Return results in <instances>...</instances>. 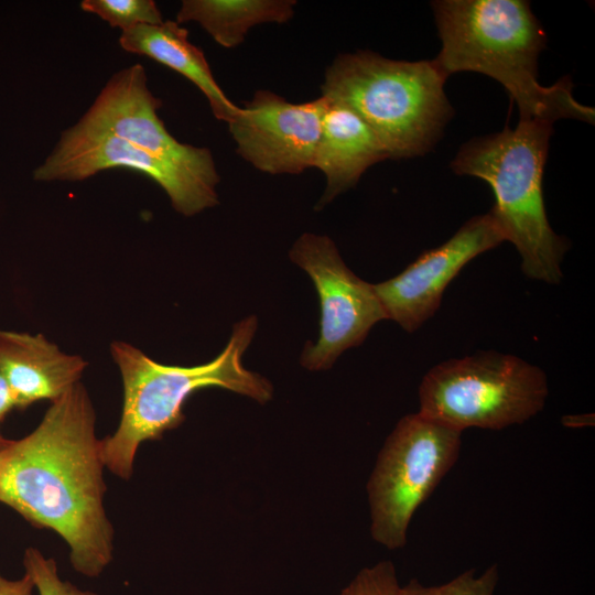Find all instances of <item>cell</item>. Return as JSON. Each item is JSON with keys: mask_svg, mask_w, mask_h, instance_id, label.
<instances>
[{"mask_svg": "<svg viewBox=\"0 0 595 595\" xmlns=\"http://www.w3.org/2000/svg\"><path fill=\"white\" fill-rule=\"evenodd\" d=\"M95 424L93 403L78 382L52 402L34 431L0 448V502L62 537L73 567L89 577L101 574L113 553Z\"/></svg>", "mask_w": 595, "mask_h": 595, "instance_id": "6da1fadb", "label": "cell"}, {"mask_svg": "<svg viewBox=\"0 0 595 595\" xmlns=\"http://www.w3.org/2000/svg\"><path fill=\"white\" fill-rule=\"evenodd\" d=\"M431 7L441 39L434 61L446 77L476 72L494 78L517 104L521 120L594 123V108L573 97L570 77L551 86L539 82L538 58L547 35L529 2L439 0Z\"/></svg>", "mask_w": 595, "mask_h": 595, "instance_id": "7a4b0ae2", "label": "cell"}, {"mask_svg": "<svg viewBox=\"0 0 595 595\" xmlns=\"http://www.w3.org/2000/svg\"><path fill=\"white\" fill-rule=\"evenodd\" d=\"M256 329V316L244 318L234 325L228 344L217 357L192 367L163 365L128 343H111L110 353L123 382V408L115 433L100 440L105 467L129 479L139 446L180 426L186 400L199 389L223 388L261 404L270 401L271 382L242 365Z\"/></svg>", "mask_w": 595, "mask_h": 595, "instance_id": "3957f363", "label": "cell"}, {"mask_svg": "<svg viewBox=\"0 0 595 595\" xmlns=\"http://www.w3.org/2000/svg\"><path fill=\"white\" fill-rule=\"evenodd\" d=\"M552 132L550 122L520 119L515 128L505 127L462 145L451 169L490 186L495 203L489 214L505 241L517 248L522 272L558 284L569 242L551 228L543 201L542 178Z\"/></svg>", "mask_w": 595, "mask_h": 595, "instance_id": "277c9868", "label": "cell"}, {"mask_svg": "<svg viewBox=\"0 0 595 595\" xmlns=\"http://www.w3.org/2000/svg\"><path fill=\"white\" fill-rule=\"evenodd\" d=\"M446 78L434 60L397 61L364 50L333 61L321 96L357 113L388 159H407L432 150L453 116Z\"/></svg>", "mask_w": 595, "mask_h": 595, "instance_id": "5b68a950", "label": "cell"}, {"mask_svg": "<svg viewBox=\"0 0 595 595\" xmlns=\"http://www.w3.org/2000/svg\"><path fill=\"white\" fill-rule=\"evenodd\" d=\"M548 379L541 368L494 350L445 360L419 388L422 415L463 432L521 424L544 407Z\"/></svg>", "mask_w": 595, "mask_h": 595, "instance_id": "8992f818", "label": "cell"}, {"mask_svg": "<svg viewBox=\"0 0 595 595\" xmlns=\"http://www.w3.org/2000/svg\"><path fill=\"white\" fill-rule=\"evenodd\" d=\"M461 435L419 412L399 420L367 483L376 542L390 550L405 545L413 515L457 462Z\"/></svg>", "mask_w": 595, "mask_h": 595, "instance_id": "52a82bcc", "label": "cell"}, {"mask_svg": "<svg viewBox=\"0 0 595 595\" xmlns=\"http://www.w3.org/2000/svg\"><path fill=\"white\" fill-rule=\"evenodd\" d=\"M289 256L310 275L321 303L320 337L315 344L307 342L301 364L309 370H325L387 316L374 284L348 269L329 237L303 234Z\"/></svg>", "mask_w": 595, "mask_h": 595, "instance_id": "ba28073f", "label": "cell"}, {"mask_svg": "<svg viewBox=\"0 0 595 595\" xmlns=\"http://www.w3.org/2000/svg\"><path fill=\"white\" fill-rule=\"evenodd\" d=\"M125 167L159 184L172 207L193 216L218 204L216 186L187 169L79 122L65 129L53 151L33 171L39 182H79L101 171Z\"/></svg>", "mask_w": 595, "mask_h": 595, "instance_id": "9c48e42d", "label": "cell"}, {"mask_svg": "<svg viewBox=\"0 0 595 595\" xmlns=\"http://www.w3.org/2000/svg\"><path fill=\"white\" fill-rule=\"evenodd\" d=\"M161 107L162 100L150 90L145 69L138 63L113 74L78 122L109 132L217 186L219 175L210 150L177 141L158 115Z\"/></svg>", "mask_w": 595, "mask_h": 595, "instance_id": "30bf717a", "label": "cell"}, {"mask_svg": "<svg viewBox=\"0 0 595 595\" xmlns=\"http://www.w3.org/2000/svg\"><path fill=\"white\" fill-rule=\"evenodd\" d=\"M326 99L293 104L258 90L228 122L237 153L257 170L299 174L313 167Z\"/></svg>", "mask_w": 595, "mask_h": 595, "instance_id": "8fae6325", "label": "cell"}, {"mask_svg": "<svg viewBox=\"0 0 595 595\" xmlns=\"http://www.w3.org/2000/svg\"><path fill=\"white\" fill-rule=\"evenodd\" d=\"M505 241L494 217L474 216L447 241L424 251L401 273L374 284L387 318L415 332L439 309L444 290L472 259Z\"/></svg>", "mask_w": 595, "mask_h": 595, "instance_id": "7c38bea8", "label": "cell"}, {"mask_svg": "<svg viewBox=\"0 0 595 595\" xmlns=\"http://www.w3.org/2000/svg\"><path fill=\"white\" fill-rule=\"evenodd\" d=\"M87 363L67 355L42 334L0 329V374L23 410L39 400L61 398L79 382Z\"/></svg>", "mask_w": 595, "mask_h": 595, "instance_id": "4fadbf2b", "label": "cell"}, {"mask_svg": "<svg viewBox=\"0 0 595 595\" xmlns=\"http://www.w3.org/2000/svg\"><path fill=\"white\" fill-rule=\"evenodd\" d=\"M324 98L326 106L313 162V167L326 177L321 205L354 187L368 167L388 159L375 132L357 113Z\"/></svg>", "mask_w": 595, "mask_h": 595, "instance_id": "5bb4252c", "label": "cell"}, {"mask_svg": "<svg viewBox=\"0 0 595 595\" xmlns=\"http://www.w3.org/2000/svg\"><path fill=\"white\" fill-rule=\"evenodd\" d=\"M119 44L125 51L154 60L191 80L207 98L216 119L228 123L237 115L239 107L225 95L203 51L190 42L187 30L176 21L134 26L121 33Z\"/></svg>", "mask_w": 595, "mask_h": 595, "instance_id": "9a60e30c", "label": "cell"}, {"mask_svg": "<svg viewBox=\"0 0 595 595\" xmlns=\"http://www.w3.org/2000/svg\"><path fill=\"white\" fill-rule=\"evenodd\" d=\"M295 4L294 0H183L176 22H196L216 43L231 48L258 24L288 22Z\"/></svg>", "mask_w": 595, "mask_h": 595, "instance_id": "2e32d148", "label": "cell"}, {"mask_svg": "<svg viewBox=\"0 0 595 595\" xmlns=\"http://www.w3.org/2000/svg\"><path fill=\"white\" fill-rule=\"evenodd\" d=\"M82 10L94 13L122 32L138 25H158L163 22L152 0H83Z\"/></svg>", "mask_w": 595, "mask_h": 595, "instance_id": "e0dca14e", "label": "cell"}, {"mask_svg": "<svg viewBox=\"0 0 595 595\" xmlns=\"http://www.w3.org/2000/svg\"><path fill=\"white\" fill-rule=\"evenodd\" d=\"M498 578V566L491 564L479 575L474 570H467L437 586H425L413 578L401 586L400 595H495Z\"/></svg>", "mask_w": 595, "mask_h": 595, "instance_id": "ac0fdd59", "label": "cell"}, {"mask_svg": "<svg viewBox=\"0 0 595 595\" xmlns=\"http://www.w3.org/2000/svg\"><path fill=\"white\" fill-rule=\"evenodd\" d=\"M23 565L39 595H97L63 581L58 575L56 562L45 558L35 548L30 547L25 550Z\"/></svg>", "mask_w": 595, "mask_h": 595, "instance_id": "d6986e66", "label": "cell"}, {"mask_svg": "<svg viewBox=\"0 0 595 595\" xmlns=\"http://www.w3.org/2000/svg\"><path fill=\"white\" fill-rule=\"evenodd\" d=\"M396 567L391 561H381L360 570L339 595H400Z\"/></svg>", "mask_w": 595, "mask_h": 595, "instance_id": "ffe728a7", "label": "cell"}, {"mask_svg": "<svg viewBox=\"0 0 595 595\" xmlns=\"http://www.w3.org/2000/svg\"><path fill=\"white\" fill-rule=\"evenodd\" d=\"M34 584L24 574L19 580H9L0 573V595H33Z\"/></svg>", "mask_w": 595, "mask_h": 595, "instance_id": "44dd1931", "label": "cell"}, {"mask_svg": "<svg viewBox=\"0 0 595 595\" xmlns=\"http://www.w3.org/2000/svg\"><path fill=\"white\" fill-rule=\"evenodd\" d=\"M14 408H15V402H14L12 392L7 381L0 374V422ZM6 442L7 440L2 437L0 434V448L4 445Z\"/></svg>", "mask_w": 595, "mask_h": 595, "instance_id": "7402d4cb", "label": "cell"}]
</instances>
